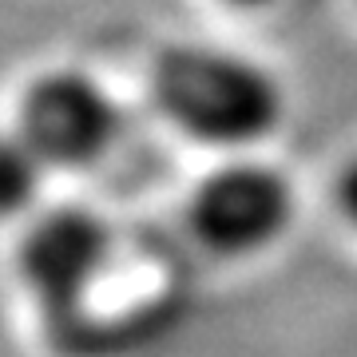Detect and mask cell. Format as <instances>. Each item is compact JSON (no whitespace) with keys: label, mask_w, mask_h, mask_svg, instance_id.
<instances>
[{"label":"cell","mask_w":357,"mask_h":357,"mask_svg":"<svg viewBox=\"0 0 357 357\" xmlns=\"http://www.w3.org/2000/svg\"><path fill=\"white\" fill-rule=\"evenodd\" d=\"M159 112L211 147H250L274 135L286 115V91L262 64L203 44H175L151 68Z\"/></svg>","instance_id":"obj_1"},{"label":"cell","mask_w":357,"mask_h":357,"mask_svg":"<svg viewBox=\"0 0 357 357\" xmlns=\"http://www.w3.org/2000/svg\"><path fill=\"white\" fill-rule=\"evenodd\" d=\"M337 206H342V215L357 227V159L337 175Z\"/></svg>","instance_id":"obj_6"},{"label":"cell","mask_w":357,"mask_h":357,"mask_svg":"<svg viewBox=\"0 0 357 357\" xmlns=\"http://www.w3.org/2000/svg\"><path fill=\"white\" fill-rule=\"evenodd\" d=\"M119 107L84 72H48L20 100L16 131L48 167H91L119 135Z\"/></svg>","instance_id":"obj_3"},{"label":"cell","mask_w":357,"mask_h":357,"mask_svg":"<svg viewBox=\"0 0 357 357\" xmlns=\"http://www.w3.org/2000/svg\"><path fill=\"white\" fill-rule=\"evenodd\" d=\"M48 171L52 167L32 151V143L16 128L8 135H0V222L32 211Z\"/></svg>","instance_id":"obj_5"},{"label":"cell","mask_w":357,"mask_h":357,"mask_svg":"<svg viewBox=\"0 0 357 357\" xmlns=\"http://www.w3.org/2000/svg\"><path fill=\"white\" fill-rule=\"evenodd\" d=\"M227 4H234V8H266L274 0H227Z\"/></svg>","instance_id":"obj_7"},{"label":"cell","mask_w":357,"mask_h":357,"mask_svg":"<svg viewBox=\"0 0 357 357\" xmlns=\"http://www.w3.org/2000/svg\"><path fill=\"white\" fill-rule=\"evenodd\" d=\"M20 274L44 306H76L112 258V230L84 206H52L20 238Z\"/></svg>","instance_id":"obj_4"},{"label":"cell","mask_w":357,"mask_h":357,"mask_svg":"<svg viewBox=\"0 0 357 357\" xmlns=\"http://www.w3.org/2000/svg\"><path fill=\"white\" fill-rule=\"evenodd\" d=\"M294 222V187L262 163L218 167L191 199V230L206 250L246 258L274 246Z\"/></svg>","instance_id":"obj_2"}]
</instances>
